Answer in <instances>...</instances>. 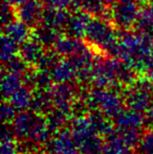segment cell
Instances as JSON below:
<instances>
[{"instance_id":"4fadbf2b","label":"cell","mask_w":153,"mask_h":154,"mask_svg":"<svg viewBox=\"0 0 153 154\" xmlns=\"http://www.w3.org/2000/svg\"><path fill=\"white\" fill-rule=\"evenodd\" d=\"M3 1L8 2V3L13 4V5H15V6H18L19 4H21L23 1H25V0H3Z\"/></svg>"},{"instance_id":"6da1fadb","label":"cell","mask_w":153,"mask_h":154,"mask_svg":"<svg viewBox=\"0 0 153 154\" xmlns=\"http://www.w3.org/2000/svg\"><path fill=\"white\" fill-rule=\"evenodd\" d=\"M142 6L136 0H126L110 5L109 19L116 29H133L139 19Z\"/></svg>"},{"instance_id":"7a4b0ae2","label":"cell","mask_w":153,"mask_h":154,"mask_svg":"<svg viewBox=\"0 0 153 154\" xmlns=\"http://www.w3.org/2000/svg\"><path fill=\"white\" fill-rule=\"evenodd\" d=\"M45 5L41 0H25L17 6L18 19L34 29L42 23Z\"/></svg>"},{"instance_id":"5bb4252c","label":"cell","mask_w":153,"mask_h":154,"mask_svg":"<svg viewBox=\"0 0 153 154\" xmlns=\"http://www.w3.org/2000/svg\"><path fill=\"white\" fill-rule=\"evenodd\" d=\"M136 1L141 2V3H148V2H150L151 0H136Z\"/></svg>"},{"instance_id":"3957f363","label":"cell","mask_w":153,"mask_h":154,"mask_svg":"<svg viewBox=\"0 0 153 154\" xmlns=\"http://www.w3.org/2000/svg\"><path fill=\"white\" fill-rule=\"evenodd\" d=\"M92 17L89 14L82 10H78L72 12L69 22L65 29V35L76 37V38L84 39L86 29Z\"/></svg>"},{"instance_id":"7c38bea8","label":"cell","mask_w":153,"mask_h":154,"mask_svg":"<svg viewBox=\"0 0 153 154\" xmlns=\"http://www.w3.org/2000/svg\"><path fill=\"white\" fill-rule=\"evenodd\" d=\"M45 8H58V10H69L70 0H41Z\"/></svg>"},{"instance_id":"52a82bcc","label":"cell","mask_w":153,"mask_h":154,"mask_svg":"<svg viewBox=\"0 0 153 154\" xmlns=\"http://www.w3.org/2000/svg\"><path fill=\"white\" fill-rule=\"evenodd\" d=\"M63 32L45 24L41 23L37 27L32 29V37L37 39L40 43H42L45 47H54L55 43L59 40Z\"/></svg>"},{"instance_id":"5b68a950","label":"cell","mask_w":153,"mask_h":154,"mask_svg":"<svg viewBox=\"0 0 153 154\" xmlns=\"http://www.w3.org/2000/svg\"><path fill=\"white\" fill-rule=\"evenodd\" d=\"M70 15H72V12L69 10L45 8L42 22L65 34L66 26L70 19Z\"/></svg>"},{"instance_id":"277c9868","label":"cell","mask_w":153,"mask_h":154,"mask_svg":"<svg viewBox=\"0 0 153 154\" xmlns=\"http://www.w3.org/2000/svg\"><path fill=\"white\" fill-rule=\"evenodd\" d=\"M86 45H87V42L84 39L63 34L59 38V40L55 43L53 48L58 55L75 56L77 53L82 51Z\"/></svg>"},{"instance_id":"ba28073f","label":"cell","mask_w":153,"mask_h":154,"mask_svg":"<svg viewBox=\"0 0 153 154\" xmlns=\"http://www.w3.org/2000/svg\"><path fill=\"white\" fill-rule=\"evenodd\" d=\"M44 48L45 46L42 43H40L34 37H31L29 40L24 41L20 44L19 53L21 54L24 60L29 62H35L42 59L43 55L45 54Z\"/></svg>"},{"instance_id":"8fae6325","label":"cell","mask_w":153,"mask_h":154,"mask_svg":"<svg viewBox=\"0 0 153 154\" xmlns=\"http://www.w3.org/2000/svg\"><path fill=\"white\" fill-rule=\"evenodd\" d=\"M17 19H18L17 6L6 1H3V4H2V26L14 22Z\"/></svg>"},{"instance_id":"8992f818","label":"cell","mask_w":153,"mask_h":154,"mask_svg":"<svg viewBox=\"0 0 153 154\" xmlns=\"http://www.w3.org/2000/svg\"><path fill=\"white\" fill-rule=\"evenodd\" d=\"M2 32H3V35L13 39L18 44H21L32 37V29L19 19L15 20L14 22L10 23V24L3 25Z\"/></svg>"},{"instance_id":"9c48e42d","label":"cell","mask_w":153,"mask_h":154,"mask_svg":"<svg viewBox=\"0 0 153 154\" xmlns=\"http://www.w3.org/2000/svg\"><path fill=\"white\" fill-rule=\"evenodd\" d=\"M81 10L89 14L91 17L109 19L110 5L107 0H83Z\"/></svg>"},{"instance_id":"30bf717a","label":"cell","mask_w":153,"mask_h":154,"mask_svg":"<svg viewBox=\"0 0 153 154\" xmlns=\"http://www.w3.org/2000/svg\"><path fill=\"white\" fill-rule=\"evenodd\" d=\"M19 47H20V44L15 42L10 37L3 35L2 36V59L3 61L14 58L15 54L19 51Z\"/></svg>"}]
</instances>
